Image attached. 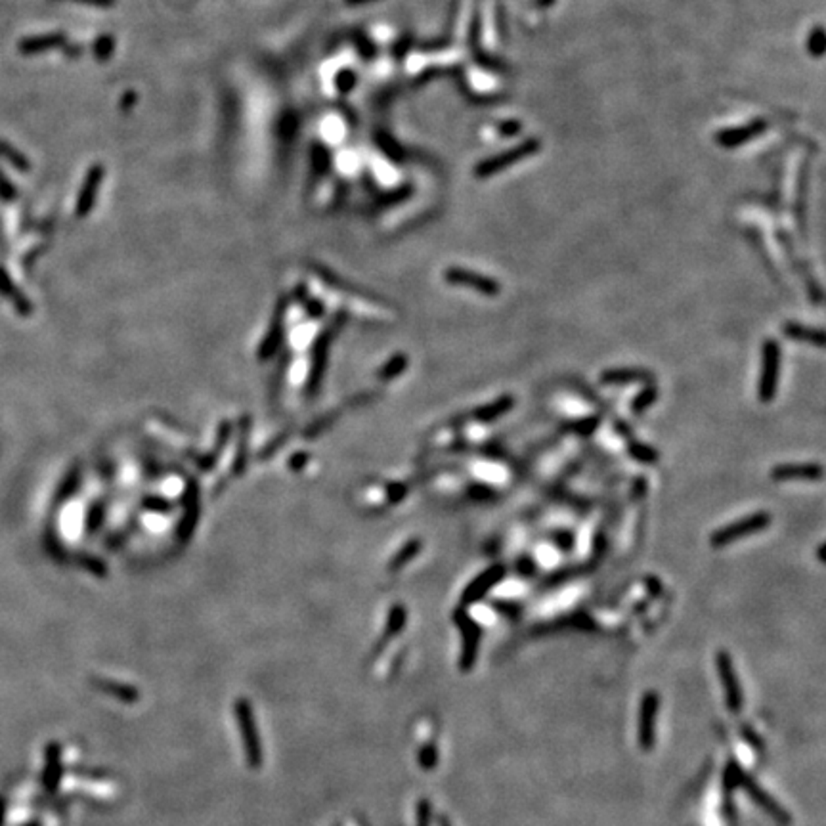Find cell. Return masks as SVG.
I'll return each mask as SVG.
<instances>
[{
  "instance_id": "3",
  "label": "cell",
  "mask_w": 826,
  "mask_h": 826,
  "mask_svg": "<svg viewBox=\"0 0 826 826\" xmlns=\"http://www.w3.org/2000/svg\"><path fill=\"white\" fill-rule=\"evenodd\" d=\"M235 719H238V729L245 748V758L253 769H258L263 765V744L258 738L257 723H255L253 708L247 698H239L235 702Z\"/></svg>"
},
{
  "instance_id": "17",
  "label": "cell",
  "mask_w": 826,
  "mask_h": 826,
  "mask_svg": "<svg viewBox=\"0 0 826 826\" xmlns=\"http://www.w3.org/2000/svg\"><path fill=\"white\" fill-rule=\"evenodd\" d=\"M784 335L792 339V341L815 344V346H825V333L822 331L805 327V325L795 324V322H790V324L784 325Z\"/></svg>"
},
{
  "instance_id": "10",
  "label": "cell",
  "mask_w": 826,
  "mask_h": 826,
  "mask_svg": "<svg viewBox=\"0 0 826 826\" xmlns=\"http://www.w3.org/2000/svg\"><path fill=\"white\" fill-rule=\"evenodd\" d=\"M503 576H505V566H502V564H494L488 570L480 572L463 591V597H461L463 605H475L478 600H482L484 595L503 580Z\"/></svg>"
},
{
  "instance_id": "7",
  "label": "cell",
  "mask_w": 826,
  "mask_h": 826,
  "mask_svg": "<svg viewBox=\"0 0 826 826\" xmlns=\"http://www.w3.org/2000/svg\"><path fill=\"white\" fill-rule=\"evenodd\" d=\"M658 706H660V698L656 692H647L642 697L641 708H639V725H637L639 746L642 750H650L655 744V723Z\"/></svg>"
},
{
  "instance_id": "14",
  "label": "cell",
  "mask_w": 826,
  "mask_h": 826,
  "mask_svg": "<svg viewBox=\"0 0 826 826\" xmlns=\"http://www.w3.org/2000/svg\"><path fill=\"white\" fill-rule=\"evenodd\" d=\"M741 786L744 790H746L748 794L752 795L753 802L758 803V805H761V808H763L765 811H767V813L771 815L773 819L778 820V822H788V820H790L788 813H786V811H784V809L780 808V805H778V803L775 802V800H773L771 795L767 794V792H765L763 788H759L758 784L753 783L752 778H748V777H744V775H742Z\"/></svg>"
},
{
  "instance_id": "39",
  "label": "cell",
  "mask_w": 826,
  "mask_h": 826,
  "mask_svg": "<svg viewBox=\"0 0 826 826\" xmlns=\"http://www.w3.org/2000/svg\"><path fill=\"white\" fill-rule=\"evenodd\" d=\"M438 825H440V826H452V825H450V820H448L446 817H440V819H438Z\"/></svg>"
},
{
  "instance_id": "23",
  "label": "cell",
  "mask_w": 826,
  "mask_h": 826,
  "mask_svg": "<svg viewBox=\"0 0 826 826\" xmlns=\"http://www.w3.org/2000/svg\"><path fill=\"white\" fill-rule=\"evenodd\" d=\"M406 624V608L402 605H396L391 610L388 616V624H386V637L398 635Z\"/></svg>"
},
{
  "instance_id": "1",
  "label": "cell",
  "mask_w": 826,
  "mask_h": 826,
  "mask_svg": "<svg viewBox=\"0 0 826 826\" xmlns=\"http://www.w3.org/2000/svg\"><path fill=\"white\" fill-rule=\"evenodd\" d=\"M539 149H541V142H539L538 138H528V140L520 142L517 146L509 147L505 152L497 153L494 157H488V159L480 161V163L475 166V176L477 178L496 176V174L503 172L511 165H517L520 161H524L528 159V157L536 155Z\"/></svg>"
},
{
  "instance_id": "31",
  "label": "cell",
  "mask_w": 826,
  "mask_h": 826,
  "mask_svg": "<svg viewBox=\"0 0 826 826\" xmlns=\"http://www.w3.org/2000/svg\"><path fill=\"white\" fill-rule=\"evenodd\" d=\"M16 196H18V190L14 188L6 174L0 171V197H4L6 201H12Z\"/></svg>"
},
{
  "instance_id": "18",
  "label": "cell",
  "mask_w": 826,
  "mask_h": 826,
  "mask_svg": "<svg viewBox=\"0 0 826 826\" xmlns=\"http://www.w3.org/2000/svg\"><path fill=\"white\" fill-rule=\"evenodd\" d=\"M94 683H96V687H98L100 691L105 692V694H110V697L117 698V700H122V702H136V700L140 698V692L130 685H122V683H117V681L110 679H96Z\"/></svg>"
},
{
  "instance_id": "19",
  "label": "cell",
  "mask_w": 826,
  "mask_h": 826,
  "mask_svg": "<svg viewBox=\"0 0 826 826\" xmlns=\"http://www.w3.org/2000/svg\"><path fill=\"white\" fill-rule=\"evenodd\" d=\"M628 453L635 461L645 463V465H655V463L660 461V453L656 452L655 448H650L649 444H641V442L637 440L628 442Z\"/></svg>"
},
{
  "instance_id": "9",
  "label": "cell",
  "mask_w": 826,
  "mask_h": 826,
  "mask_svg": "<svg viewBox=\"0 0 826 826\" xmlns=\"http://www.w3.org/2000/svg\"><path fill=\"white\" fill-rule=\"evenodd\" d=\"M769 127V122L765 119H756V121L748 122L744 127H734V129H723L716 132V144L727 149L733 147H741L748 142H752L753 138H758L759 134H763Z\"/></svg>"
},
{
  "instance_id": "6",
  "label": "cell",
  "mask_w": 826,
  "mask_h": 826,
  "mask_svg": "<svg viewBox=\"0 0 826 826\" xmlns=\"http://www.w3.org/2000/svg\"><path fill=\"white\" fill-rule=\"evenodd\" d=\"M455 624L459 625V630L463 633V650H461V669H471L477 662L478 652V642H480V628L475 620L467 614L465 610L455 612Z\"/></svg>"
},
{
  "instance_id": "28",
  "label": "cell",
  "mask_w": 826,
  "mask_h": 826,
  "mask_svg": "<svg viewBox=\"0 0 826 826\" xmlns=\"http://www.w3.org/2000/svg\"><path fill=\"white\" fill-rule=\"evenodd\" d=\"M433 819V803L428 800H421L417 803V826H430Z\"/></svg>"
},
{
  "instance_id": "5",
  "label": "cell",
  "mask_w": 826,
  "mask_h": 826,
  "mask_svg": "<svg viewBox=\"0 0 826 826\" xmlns=\"http://www.w3.org/2000/svg\"><path fill=\"white\" fill-rule=\"evenodd\" d=\"M448 283L452 285H463V287H471L478 293L486 295V297H497L502 291V285L492 280L489 275H484L480 272H472L467 268H448L444 274Z\"/></svg>"
},
{
  "instance_id": "29",
  "label": "cell",
  "mask_w": 826,
  "mask_h": 826,
  "mask_svg": "<svg viewBox=\"0 0 826 826\" xmlns=\"http://www.w3.org/2000/svg\"><path fill=\"white\" fill-rule=\"evenodd\" d=\"M742 771L734 763H731L725 771V788L733 790L734 786H741Z\"/></svg>"
},
{
  "instance_id": "13",
  "label": "cell",
  "mask_w": 826,
  "mask_h": 826,
  "mask_svg": "<svg viewBox=\"0 0 826 826\" xmlns=\"http://www.w3.org/2000/svg\"><path fill=\"white\" fill-rule=\"evenodd\" d=\"M655 375L649 369L642 367H618V369H606L600 374L603 385H633V383H652Z\"/></svg>"
},
{
  "instance_id": "38",
  "label": "cell",
  "mask_w": 826,
  "mask_h": 826,
  "mask_svg": "<svg viewBox=\"0 0 826 826\" xmlns=\"http://www.w3.org/2000/svg\"><path fill=\"white\" fill-rule=\"evenodd\" d=\"M819 558H820V563H825V545H820L819 547Z\"/></svg>"
},
{
  "instance_id": "25",
  "label": "cell",
  "mask_w": 826,
  "mask_h": 826,
  "mask_svg": "<svg viewBox=\"0 0 826 826\" xmlns=\"http://www.w3.org/2000/svg\"><path fill=\"white\" fill-rule=\"evenodd\" d=\"M419 763H421V767L425 771H433L436 767V763H438V750H436V746L433 742H428V744H425V746L421 748V752H419Z\"/></svg>"
},
{
  "instance_id": "8",
  "label": "cell",
  "mask_w": 826,
  "mask_h": 826,
  "mask_svg": "<svg viewBox=\"0 0 826 826\" xmlns=\"http://www.w3.org/2000/svg\"><path fill=\"white\" fill-rule=\"evenodd\" d=\"M716 664L717 672H719V677H721L723 681V687H725V697H727L729 710L736 714V711H741L742 708V691L741 683H738V677H736V673H734L731 656H729L725 650H719L716 656Z\"/></svg>"
},
{
  "instance_id": "27",
  "label": "cell",
  "mask_w": 826,
  "mask_h": 826,
  "mask_svg": "<svg viewBox=\"0 0 826 826\" xmlns=\"http://www.w3.org/2000/svg\"><path fill=\"white\" fill-rule=\"evenodd\" d=\"M497 132L502 136H505V138H513V136H519L520 132H522V122L517 121V119H511V121H502L497 122Z\"/></svg>"
},
{
  "instance_id": "12",
  "label": "cell",
  "mask_w": 826,
  "mask_h": 826,
  "mask_svg": "<svg viewBox=\"0 0 826 826\" xmlns=\"http://www.w3.org/2000/svg\"><path fill=\"white\" fill-rule=\"evenodd\" d=\"M773 480L777 482H790V480H820L822 478V467L819 463H784V465L773 467Z\"/></svg>"
},
{
  "instance_id": "26",
  "label": "cell",
  "mask_w": 826,
  "mask_h": 826,
  "mask_svg": "<svg viewBox=\"0 0 826 826\" xmlns=\"http://www.w3.org/2000/svg\"><path fill=\"white\" fill-rule=\"evenodd\" d=\"M356 80L358 79H356V73L352 69H343V71H339L335 79L337 90L341 92V94H349V92L356 86Z\"/></svg>"
},
{
  "instance_id": "20",
  "label": "cell",
  "mask_w": 826,
  "mask_h": 826,
  "mask_svg": "<svg viewBox=\"0 0 826 826\" xmlns=\"http://www.w3.org/2000/svg\"><path fill=\"white\" fill-rule=\"evenodd\" d=\"M658 396H660V391H658L655 385H647L635 398H633V402H631V411H633L635 415H641V413H645V411L649 410L650 406L655 404L656 400H658Z\"/></svg>"
},
{
  "instance_id": "36",
  "label": "cell",
  "mask_w": 826,
  "mask_h": 826,
  "mask_svg": "<svg viewBox=\"0 0 826 826\" xmlns=\"http://www.w3.org/2000/svg\"><path fill=\"white\" fill-rule=\"evenodd\" d=\"M349 6H361V4H367V2H375V0H344Z\"/></svg>"
},
{
  "instance_id": "35",
  "label": "cell",
  "mask_w": 826,
  "mask_h": 826,
  "mask_svg": "<svg viewBox=\"0 0 826 826\" xmlns=\"http://www.w3.org/2000/svg\"><path fill=\"white\" fill-rule=\"evenodd\" d=\"M136 100H138V96H136L134 90L125 92V94H122V98H121V110L129 111L130 107H134Z\"/></svg>"
},
{
  "instance_id": "2",
  "label": "cell",
  "mask_w": 826,
  "mask_h": 826,
  "mask_svg": "<svg viewBox=\"0 0 826 826\" xmlns=\"http://www.w3.org/2000/svg\"><path fill=\"white\" fill-rule=\"evenodd\" d=\"M780 344L775 339H767L761 344V369H759L758 398L761 404H769L778 386V374H780Z\"/></svg>"
},
{
  "instance_id": "24",
  "label": "cell",
  "mask_w": 826,
  "mask_h": 826,
  "mask_svg": "<svg viewBox=\"0 0 826 826\" xmlns=\"http://www.w3.org/2000/svg\"><path fill=\"white\" fill-rule=\"evenodd\" d=\"M825 29L820 27V25H817L811 33H809L808 37V52L811 55H815V58H820V55L825 54Z\"/></svg>"
},
{
  "instance_id": "32",
  "label": "cell",
  "mask_w": 826,
  "mask_h": 826,
  "mask_svg": "<svg viewBox=\"0 0 826 826\" xmlns=\"http://www.w3.org/2000/svg\"><path fill=\"white\" fill-rule=\"evenodd\" d=\"M469 496L475 497V499H489V497L494 496V492H492V488H488V486L477 484V486H471V488H469Z\"/></svg>"
},
{
  "instance_id": "30",
  "label": "cell",
  "mask_w": 826,
  "mask_h": 826,
  "mask_svg": "<svg viewBox=\"0 0 826 826\" xmlns=\"http://www.w3.org/2000/svg\"><path fill=\"white\" fill-rule=\"evenodd\" d=\"M417 551H419V541H411V544L408 545V547H406V549L402 551V553H400V555H398L396 558H394V563H392V568H398L400 564L408 563L410 558L415 557Z\"/></svg>"
},
{
  "instance_id": "33",
  "label": "cell",
  "mask_w": 826,
  "mask_h": 826,
  "mask_svg": "<svg viewBox=\"0 0 826 826\" xmlns=\"http://www.w3.org/2000/svg\"><path fill=\"white\" fill-rule=\"evenodd\" d=\"M65 2H77V4L94 8H113L117 4V0H65Z\"/></svg>"
},
{
  "instance_id": "11",
  "label": "cell",
  "mask_w": 826,
  "mask_h": 826,
  "mask_svg": "<svg viewBox=\"0 0 826 826\" xmlns=\"http://www.w3.org/2000/svg\"><path fill=\"white\" fill-rule=\"evenodd\" d=\"M102 180H104V166L92 165L86 172L85 182H83V188L79 191V199H77V214L79 216H86V213L94 207Z\"/></svg>"
},
{
  "instance_id": "4",
  "label": "cell",
  "mask_w": 826,
  "mask_h": 826,
  "mask_svg": "<svg viewBox=\"0 0 826 826\" xmlns=\"http://www.w3.org/2000/svg\"><path fill=\"white\" fill-rule=\"evenodd\" d=\"M769 524H771V514L765 513V511L748 514L744 519L736 520V522H731L727 526L716 530V532L711 534L710 544L714 545V547H723V545L738 541V539L746 538V536L761 532L765 528H769Z\"/></svg>"
},
{
  "instance_id": "37",
  "label": "cell",
  "mask_w": 826,
  "mask_h": 826,
  "mask_svg": "<svg viewBox=\"0 0 826 826\" xmlns=\"http://www.w3.org/2000/svg\"><path fill=\"white\" fill-rule=\"evenodd\" d=\"M553 2H555V0H541V2H536V4H538V6H541V8H545V6H551Z\"/></svg>"
},
{
  "instance_id": "16",
  "label": "cell",
  "mask_w": 826,
  "mask_h": 826,
  "mask_svg": "<svg viewBox=\"0 0 826 826\" xmlns=\"http://www.w3.org/2000/svg\"><path fill=\"white\" fill-rule=\"evenodd\" d=\"M513 406H514L513 394H503V396H499L497 400H494V402L477 408L472 415H475L477 421L482 423L496 421V419H499V417H503L505 413H509V411L513 410Z\"/></svg>"
},
{
  "instance_id": "34",
  "label": "cell",
  "mask_w": 826,
  "mask_h": 826,
  "mask_svg": "<svg viewBox=\"0 0 826 826\" xmlns=\"http://www.w3.org/2000/svg\"><path fill=\"white\" fill-rule=\"evenodd\" d=\"M411 46H413V38H411L410 35H404V38H402L400 43H396V48H394V55H396V58H400V60H402V58H404V55L408 54V50H410Z\"/></svg>"
},
{
  "instance_id": "22",
  "label": "cell",
  "mask_w": 826,
  "mask_h": 826,
  "mask_svg": "<svg viewBox=\"0 0 826 826\" xmlns=\"http://www.w3.org/2000/svg\"><path fill=\"white\" fill-rule=\"evenodd\" d=\"M92 52H94V58L102 63L107 61L115 52V37L113 35H100L92 46Z\"/></svg>"
},
{
  "instance_id": "15",
  "label": "cell",
  "mask_w": 826,
  "mask_h": 826,
  "mask_svg": "<svg viewBox=\"0 0 826 826\" xmlns=\"http://www.w3.org/2000/svg\"><path fill=\"white\" fill-rule=\"evenodd\" d=\"M68 37L63 33H50V35H37V37H27L19 43V52L25 55L41 54L46 50L61 48L65 44Z\"/></svg>"
},
{
  "instance_id": "21",
  "label": "cell",
  "mask_w": 826,
  "mask_h": 826,
  "mask_svg": "<svg viewBox=\"0 0 826 826\" xmlns=\"http://www.w3.org/2000/svg\"><path fill=\"white\" fill-rule=\"evenodd\" d=\"M0 157H4L6 161H10L16 169H18L19 172H29L31 171V163L27 161V157H25L23 153L18 152L16 147L10 146L8 142L0 140Z\"/></svg>"
}]
</instances>
